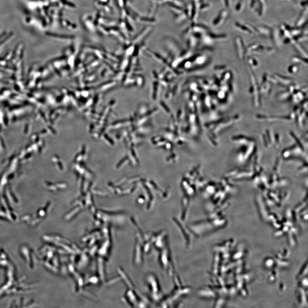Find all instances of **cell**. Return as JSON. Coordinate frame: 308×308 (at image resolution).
Returning a JSON list of instances; mask_svg holds the SVG:
<instances>
[{"mask_svg": "<svg viewBox=\"0 0 308 308\" xmlns=\"http://www.w3.org/2000/svg\"><path fill=\"white\" fill-rule=\"evenodd\" d=\"M234 27L237 30L243 34L252 36L259 35L255 26L251 24L237 22L234 23Z\"/></svg>", "mask_w": 308, "mask_h": 308, "instance_id": "obj_1", "label": "cell"}, {"mask_svg": "<svg viewBox=\"0 0 308 308\" xmlns=\"http://www.w3.org/2000/svg\"><path fill=\"white\" fill-rule=\"evenodd\" d=\"M234 43L238 57L240 59H242L245 54V49L242 37L239 36H236L234 39Z\"/></svg>", "mask_w": 308, "mask_h": 308, "instance_id": "obj_2", "label": "cell"}, {"mask_svg": "<svg viewBox=\"0 0 308 308\" xmlns=\"http://www.w3.org/2000/svg\"><path fill=\"white\" fill-rule=\"evenodd\" d=\"M230 16V13L227 9H224L219 12L218 15L213 20V24L214 26L219 27L223 25L226 22Z\"/></svg>", "mask_w": 308, "mask_h": 308, "instance_id": "obj_3", "label": "cell"}, {"mask_svg": "<svg viewBox=\"0 0 308 308\" xmlns=\"http://www.w3.org/2000/svg\"><path fill=\"white\" fill-rule=\"evenodd\" d=\"M308 6L304 7L301 11L295 23V27H301L307 24Z\"/></svg>", "mask_w": 308, "mask_h": 308, "instance_id": "obj_4", "label": "cell"}, {"mask_svg": "<svg viewBox=\"0 0 308 308\" xmlns=\"http://www.w3.org/2000/svg\"><path fill=\"white\" fill-rule=\"evenodd\" d=\"M270 37L275 46L280 47L281 45L282 37L280 35L279 28L275 27L274 28H271Z\"/></svg>", "mask_w": 308, "mask_h": 308, "instance_id": "obj_5", "label": "cell"}, {"mask_svg": "<svg viewBox=\"0 0 308 308\" xmlns=\"http://www.w3.org/2000/svg\"><path fill=\"white\" fill-rule=\"evenodd\" d=\"M259 35L264 37H269L271 35V28L265 25H258L255 26Z\"/></svg>", "mask_w": 308, "mask_h": 308, "instance_id": "obj_6", "label": "cell"}, {"mask_svg": "<svg viewBox=\"0 0 308 308\" xmlns=\"http://www.w3.org/2000/svg\"><path fill=\"white\" fill-rule=\"evenodd\" d=\"M258 2V12L257 15L262 17L265 14L266 10L267 0H257Z\"/></svg>", "mask_w": 308, "mask_h": 308, "instance_id": "obj_7", "label": "cell"}, {"mask_svg": "<svg viewBox=\"0 0 308 308\" xmlns=\"http://www.w3.org/2000/svg\"><path fill=\"white\" fill-rule=\"evenodd\" d=\"M245 6V3L244 0H239L234 6V11L237 13H241L244 10Z\"/></svg>", "mask_w": 308, "mask_h": 308, "instance_id": "obj_8", "label": "cell"}, {"mask_svg": "<svg viewBox=\"0 0 308 308\" xmlns=\"http://www.w3.org/2000/svg\"><path fill=\"white\" fill-rule=\"evenodd\" d=\"M292 45H293V46H294V48L297 52H298L300 54H302L303 56L305 57L306 56V57H307V53L306 52L305 49H304V48L302 45H300L298 42L293 43Z\"/></svg>", "mask_w": 308, "mask_h": 308, "instance_id": "obj_9", "label": "cell"}, {"mask_svg": "<svg viewBox=\"0 0 308 308\" xmlns=\"http://www.w3.org/2000/svg\"><path fill=\"white\" fill-rule=\"evenodd\" d=\"M305 57H302L299 56H293L291 59L292 61L297 63H302L307 64V61H305Z\"/></svg>", "mask_w": 308, "mask_h": 308, "instance_id": "obj_10", "label": "cell"}, {"mask_svg": "<svg viewBox=\"0 0 308 308\" xmlns=\"http://www.w3.org/2000/svg\"><path fill=\"white\" fill-rule=\"evenodd\" d=\"M223 5L226 9H229L232 5V0H222Z\"/></svg>", "mask_w": 308, "mask_h": 308, "instance_id": "obj_11", "label": "cell"}, {"mask_svg": "<svg viewBox=\"0 0 308 308\" xmlns=\"http://www.w3.org/2000/svg\"><path fill=\"white\" fill-rule=\"evenodd\" d=\"M298 67L297 65H293V66H290L289 69V70L290 73L293 74V73H297L298 70Z\"/></svg>", "mask_w": 308, "mask_h": 308, "instance_id": "obj_12", "label": "cell"}]
</instances>
